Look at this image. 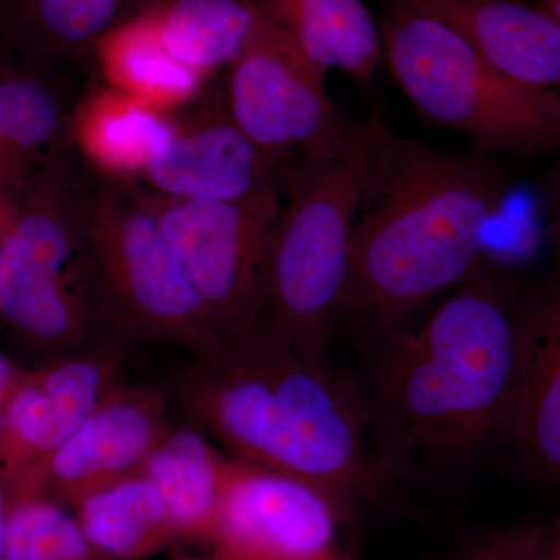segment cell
<instances>
[{
    "mask_svg": "<svg viewBox=\"0 0 560 560\" xmlns=\"http://www.w3.org/2000/svg\"><path fill=\"white\" fill-rule=\"evenodd\" d=\"M10 500L5 486L0 480V560H7V545H9Z\"/></svg>",
    "mask_w": 560,
    "mask_h": 560,
    "instance_id": "obj_26",
    "label": "cell"
},
{
    "mask_svg": "<svg viewBox=\"0 0 560 560\" xmlns=\"http://www.w3.org/2000/svg\"><path fill=\"white\" fill-rule=\"evenodd\" d=\"M378 121H361L337 158L287 165L280 180L282 212L268 254L261 324L324 371L348 287Z\"/></svg>",
    "mask_w": 560,
    "mask_h": 560,
    "instance_id": "obj_4",
    "label": "cell"
},
{
    "mask_svg": "<svg viewBox=\"0 0 560 560\" xmlns=\"http://www.w3.org/2000/svg\"><path fill=\"white\" fill-rule=\"evenodd\" d=\"M337 504L305 482L228 459L213 556L219 560H337Z\"/></svg>",
    "mask_w": 560,
    "mask_h": 560,
    "instance_id": "obj_11",
    "label": "cell"
},
{
    "mask_svg": "<svg viewBox=\"0 0 560 560\" xmlns=\"http://www.w3.org/2000/svg\"><path fill=\"white\" fill-rule=\"evenodd\" d=\"M178 560H219L215 558V556H212V558L202 559V558H186V559H178Z\"/></svg>",
    "mask_w": 560,
    "mask_h": 560,
    "instance_id": "obj_29",
    "label": "cell"
},
{
    "mask_svg": "<svg viewBox=\"0 0 560 560\" xmlns=\"http://www.w3.org/2000/svg\"><path fill=\"white\" fill-rule=\"evenodd\" d=\"M383 60L416 110L458 132L474 153L539 156L560 150V95L490 65L448 25L388 7Z\"/></svg>",
    "mask_w": 560,
    "mask_h": 560,
    "instance_id": "obj_6",
    "label": "cell"
},
{
    "mask_svg": "<svg viewBox=\"0 0 560 560\" xmlns=\"http://www.w3.org/2000/svg\"><path fill=\"white\" fill-rule=\"evenodd\" d=\"M81 186L79 249L92 293L125 345L180 350L195 364L221 350L205 301L132 180L94 172Z\"/></svg>",
    "mask_w": 560,
    "mask_h": 560,
    "instance_id": "obj_5",
    "label": "cell"
},
{
    "mask_svg": "<svg viewBox=\"0 0 560 560\" xmlns=\"http://www.w3.org/2000/svg\"><path fill=\"white\" fill-rule=\"evenodd\" d=\"M466 560H559L537 534H508L482 544Z\"/></svg>",
    "mask_w": 560,
    "mask_h": 560,
    "instance_id": "obj_24",
    "label": "cell"
},
{
    "mask_svg": "<svg viewBox=\"0 0 560 560\" xmlns=\"http://www.w3.org/2000/svg\"><path fill=\"white\" fill-rule=\"evenodd\" d=\"M172 429L164 390L125 385L60 447L0 480L10 504L43 499L77 510L101 490L139 474Z\"/></svg>",
    "mask_w": 560,
    "mask_h": 560,
    "instance_id": "obj_10",
    "label": "cell"
},
{
    "mask_svg": "<svg viewBox=\"0 0 560 560\" xmlns=\"http://www.w3.org/2000/svg\"><path fill=\"white\" fill-rule=\"evenodd\" d=\"M500 436L537 477L560 481V278L518 300L517 360Z\"/></svg>",
    "mask_w": 560,
    "mask_h": 560,
    "instance_id": "obj_13",
    "label": "cell"
},
{
    "mask_svg": "<svg viewBox=\"0 0 560 560\" xmlns=\"http://www.w3.org/2000/svg\"><path fill=\"white\" fill-rule=\"evenodd\" d=\"M143 11L168 54L202 75L230 68L264 20L257 0H153Z\"/></svg>",
    "mask_w": 560,
    "mask_h": 560,
    "instance_id": "obj_19",
    "label": "cell"
},
{
    "mask_svg": "<svg viewBox=\"0 0 560 560\" xmlns=\"http://www.w3.org/2000/svg\"><path fill=\"white\" fill-rule=\"evenodd\" d=\"M128 345L103 342L20 378L3 419L0 475L49 455L124 388Z\"/></svg>",
    "mask_w": 560,
    "mask_h": 560,
    "instance_id": "obj_12",
    "label": "cell"
},
{
    "mask_svg": "<svg viewBox=\"0 0 560 560\" xmlns=\"http://www.w3.org/2000/svg\"><path fill=\"white\" fill-rule=\"evenodd\" d=\"M226 463L194 427L172 429L143 460L140 474L160 490L176 539L212 547Z\"/></svg>",
    "mask_w": 560,
    "mask_h": 560,
    "instance_id": "obj_18",
    "label": "cell"
},
{
    "mask_svg": "<svg viewBox=\"0 0 560 560\" xmlns=\"http://www.w3.org/2000/svg\"><path fill=\"white\" fill-rule=\"evenodd\" d=\"M18 381H20V378L14 375L10 361L0 353V441H2L3 419H5L7 405H9L11 393H13Z\"/></svg>",
    "mask_w": 560,
    "mask_h": 560,
    "instance_id": "obj_25",
    "label": "cell"
},
{
    "mask_svg": "<svg viewBox=\"0 0 560 560\" xmlns=\"http://www.w3.org/2000/svg\"><path fill=\"white\" fill-rule=\"evenodd\" d=\"M448 25L501 72L560 95V24L533 0H386Z\"/></svg>",
    "mask_w": 560,
    "mask_h": 560,
    "instance_id": "obj_15",
    "label": "cell"
},
{
    "mask_svg": "<svg viewBox=\"0 0 560 560\" xmlns=\"http://www.w3.org/2000/svg\"><path fill=\"white\" fill-rule=\"evenodd\" d=\"M558 559L560 560V550H559Z\"/></svg>",
    "mask_w": 560,
    "mask_h": 560,
    "instance_id": "obj_30",
    "label": "cell"
},
{
    "mask_svg": "<svg viewBox=\"0 0 560 560\" xmlns=\"http://www.w3.org/2000/svg\"><path fill=\"white\" fill-rule=\"evenodd\" d=\"M94 51L110 88L162 114L194 98L205 79L162 46L147 11L110 28Z\"/></svg>",
    "mask_w": 560,
    "mask_h": 560,
    "instance_id": "obj_20",
    "label": "cell"
},
{
    "mask_svg": "<svg viewBox=\"0 0 560 560\" xmlns=\"http://www.w3.org/2000/svg\"><path fill=\"white\" fill-rule=\"evenodd\" d=\"M560 24V0H533Z\"/></svg>",
    "mask_w": 560,
    "mask_h": 560,
    "instance_id": "obj_27",
    "label": "cell"
},
{
    "mask_svg": "<svg viewBox=\"0 0 560 560\" xmlns=\"http://www.w3.org/2000/svg\"><path fill=\"white\" fill-rule=\"evenodd\" d=\"M555 221H552V228H555V238L556 246H558V259H559V268H560V180H559V189H558V198H556V208H555ZM560 278V275H559Z\"/></svg>",
    "mask_w": 560,
    "mask_h": 560,
    "instance_id": "obj_28",
    "label": "cell"
},
{
    "mask_svg": "<svg viewBox=\"0 0 560 560\" xmlns=\"http://www.w3.org/2000/svg\"><path fill=\"white\" fill-rule=\"evenodd\" d=\"M268 20L320 69L340 70L359 86L383 60L381 22L363 0H257Z\"/></svg>",
    "mask_w": 560,
    "mask_h": 560,
    "instance_id": "obj_17",
    "label": "cell"
},
{
    "mask_svg": "<svg viewBox=\"0 0 560 560\" xmlns=\"http://www.w3.org/2000/svg\"><path fill=\"white\" fill-rule=\"evenodd\" d=\"M132 189L189 270L221 346L256 329L282 212L280 184L238 201L173 200L147 194L135 180Z\"/></svg>",
    "mask_w": 560,
    "mask_h": 560,
    "instance_id": "obj_8",
    "label": "cell"
},
{
    "mask_svg": "<svg viewBox=\"0 0 560 560\" xmlns=\"http://www.w3.org/2000/svg\"><path fill=\"white\" fill-rule=\"evenodd\" d=\"M179 399L238 459L305 482L331 503L377 477L359 399L265 324L195 364Z\"/></svg>",
    "mask_w": 560,
    "mask_h": 560,
    "instance_id": "obj_3",
    "label": "cell"
},
{
    "mask_svg": "<svg viewBox=\"0 0 560 560\" xmlns=\"http://www.w3.org/2000/svg\"><path fill=\"white\" fill-rule=\"evenodd\" d=\"M315 65L264 13L248 46L230 66L226 105L232 119L261 149L319 162L348 149L361 121L346 119Z\"/></svg>",
    "mask_w": 560,
    "mask_h": 560,
    "instance_id": "obj_9",
    "label": "cell"
},
{
    "mask_svg": "<svg viewBox=\"0 0 560 560\" xmlns=\"http://www.w3.org/2000/svg\"><path fill=\"white\" fill-rule=\"evenodd\" d=\"M506 183L477 153H452L378 124L338 324L370 341L474 278Z\"/></svg>",
    "mask_w": 560,
    "mask_h": 560,
    "instance_id": "obj_1",
    "label": "cell"
},
{
    "mask_svg": "<svg viewBox=\"0 0 560 560\" xmlns=\"http://www.w3.org/2000/svg\"><path fill=\"white\" fill-rule=\"evenodd\" d=\"M517 341L518 300L480 272L377 340L359 404L382 466L458 467L500 436Z\"/></svg>",
    "mask_w": 560,
    "mask_h": 560,
    "instance_id": "obj_2",
    "label": "cell"
},
{
    "mask_svg": "<svg viewBox=\"0 0 560 560\" xmlns=\"http://www.w3.org/2000/svg\"><path fill=\"white\" fill-rule=\"evenodd\" d=\"M338 560V559H337Z\"/></svg>",
    "mask_w": 560,
    "mask_h": 560,
    "instance_id": "obj_31",
    "label": "cell"
},
{
    "mask_svg": "<svg viewBox=\"0 0 560 560\" xmlns=\"http://www.w3.org/2000/svg\"><path fill=\"white\" fill-rule=\"evenodd\" d=\"M120 0H25L22 11L46 54L75 58L116 27Z\"/></svg>",
    "mask_w": 560,
    "mask_h": 560,
    "instance_id": "obj_23",
    "label": "cell"
},
{
    "mask_svg": "<svg viewBox=\"0 0 560 560\" xmlns=\"http://www.w3.org/2000/svg\"><path fill=\"white\" fill-rule=\"evenodd\" d=\"M69 130L70 143L88 167L109 178L135 180L178 128L160 110L109 86L77 106Z\"/></svg>",
    "mask_w": 560,
    "mask_h": 560,
    "instance_id": "obj_16",
    "label": "cell"
},
{
    "mask_svg": "<svg viewBox=\"0 0 560 560\" xmlns=\"http://www.w3.org/2000/svg\"><path fill=\"white\" fill-rule=\"evenodd\" d=\"M289 156L261 149L230 109L175 138L150 162L145 178L173 200L238 201L278 186Z\"/></svg>",
    "mask_w": 560,
    "mask_h": 560,
    "instance_id": "obj_14",
    "label": "cell"
},
{
    "mask_svg": "<svg viewBox=\"0 0 560 560\" xmlns=\"http://www.w3.org/2000/svg\"><path fill=\"white\" fill-rule=\"evenodd\" d=\"M7 560H113L98 551L66 508L43 499L10 504Z\"/></svg>",
    "mask_w": 560,
    "mask_h": 560,
    "instance_id": "obj_22",
    "label": "cell"
},
{
    "mask_svg": "<svg viewBox=\"0 0 560 560\" xmlns=\"http://www.w3.org/2000/svg\"><path fill=\"white\" fill-rule=\"evenodd\" d=\"M80 161L70 140H60L0 230V315L55 360L120 341L80 257L77 210L88 173Z\"/></svg>",
    "mask_w": 560,
    "mask_h": 560,
    "instance_id": "obj_7",
    "label": "cell"
},
{
    "mask_svg": "<svg viewBox=\"0 0 560 560\" xmlns=\"http://www.w3.org/2000/svg\"><path fill=\"white\" fill-rule=\"evenodd\" d=\"M77 521L91 544L113 560H140L176 539L160 490L136 474L84 500Z\"/></svg>",
    "mask_w": 560,
    "mask_h": 560,
    "instance_id": "obj_21",
    "label": "cell"
}]
</instances>
